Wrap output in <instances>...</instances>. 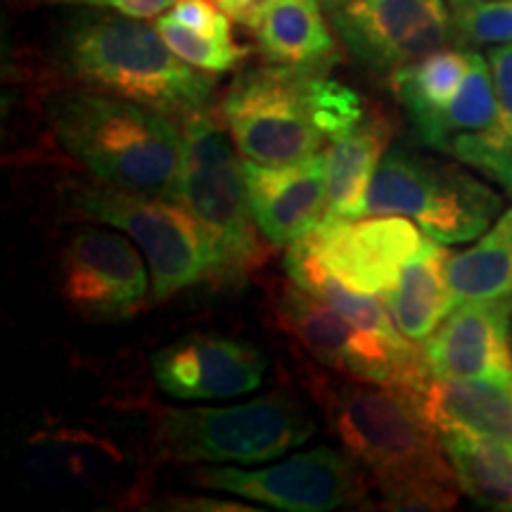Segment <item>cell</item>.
Listing matches in <instances>:
<instances>
[{"instance_id": "cell-8", "label": "cell", "mask_w": 512, "mask_h": 512, "mask_svg": "<svg viewBox=\"0 0 512 512\" xmlns=\"http://www.w3.org/2000/svg\"><path fill=\"white\" fill-rule=\"evenodd\" d=\"M69 204L86 219L121 230L143 249L155 302H166L207 278L216 280V249L181 202L110 183H86L69 192Z\"/></svg>"}, {"instance_id": "cell-1", "label": "cell", "mask_w": 512, "mask_h": 512, "mask_svg": "<svg viewBox=\"0 0 512 512\" xmlns=\"http://www.w3.org/2000/svg\"><path fill=\"white\" fill-rule=\"evenodd\" d=\"M306 384L344 451L373 479L382 508H456L460 484L441 437L399 392L316 370Z\"/></svg>"}, {"instance_id": "cell-22", "label": "cell", "mask_w": 512, "mask_h": 512, "mask_svg": "<svg viewBox=\"0 0 512 512\" xmlns=\"http://www.w3.org/2000/svg\"><path fill=\"white\" fill-rule=\"evenodd\" d=\"M460 491L477 505L512 512V446L463 430L441 432Z\"/></svg>"}, {"instance_id": "cell-26", "label": "cell", "mask_w": 512, "mask_h": 512, "mask_svg": "<svg viewBox=\"0 0 512 512\" xmlns=\"http://www.w3.org/2000/svg\"><path fill=\"white\" fill-rule=\"evenodd\" d=\"M155 27L162 34L166 46L174 50L183 62L207 74L230 72L252 53L247 46H240L235 41H216V38L197 34L171 15H159Z\"/></svg>"}, {"instance_id": "cell-14", "label": "cell", "mask_w": 512, "mask_h": 512, "mask_svg": "<svg viewBox=\"0 0 512 512\" xmlns=\"http://www.w3.org/2000/svg\"><path fill=\"white\" fill-rule=\"evenodd\" d=\"M304 240L339 280L358 292L384 297L425 238L403 216H380L363 221L325 219Z\"/></svg>"}, {"instance_id": "cell-28", "label": "cell", "mask_w": 512, "mask_h": 512, "mask_svg": "<svg viewBox=\"0 0 512 512\" xmlns=\"http://www.w3.org/2000/svg\"><path fill=\"white\" fill-rule=\"evenodd\" d=\"M171 17L202 36L216 38V41H235L230 15L216 0H176Z\"/></svg>"}, {"instance_id": "cell-31", "label": "cell", "mask_w": 512, "mask_h": 512, "mask_svg": "<svg viewBox=\"0 0 512 512\" xmlns=\"http://www.w3.org/2000/svg\"><path fill=\"white\" fill-rule=\"evenodd\" d=\"M216 3H219L233 19H242V15H245L252 5L259 3V0H216Z\"/></svg>"}, {"instance_id": "cell-30", "label": "cell", "mask_w": 512, "mask_h": 512, "mask_svg": "<svg viewBox=\"0 0 512 512\" xmlns=\"http://www.w3.org/2000/svg\"><path fill=\"white\" fill-rule=\"evenodd\" d=\"M486 60H489L491 76H494V88L503 126L512 140V41L491 48Z\"/></svg>"}, {"instance_id": "cell-18", "label": "cell", "mask_w": 512, "mask_h": 512, "mask_svg": "<svg viewBox=\"0 0 512 512\" xmlns=\"http://www.w3.org/2000/svg\"><path fill=\"white\" fill-rule=\"evenodd\" d=\"M399 394L437 434L463 430L512 446V380L444 377L427 368Z\"/></svg>"}, {"instance_id": "cell-15", "label": "cell", "mask_w": 512, "mask_h": 512, "mask_svg": "<svg viewBox=\"0 0 512 512\" xmlns=\"http://www.w3.org/2000/svg\"><path fill=\"white\" fill-rule=\"evenodd\" d=\"M152 375L171 399H230L261 387L266 358L254 344L223 335H188L152 356Z\"/></svg>"}, {"instance_id": "cell-13", "label": "cell", "mask_w": 512, "mask_h": 512, "mask_svg": "<svg viewBox=\"0 0 512 512\" xmlns=\"http://www.w3.org/2000/svg\"><path fill=\"white\" fill-rule=\"evenodd\" d=\"M57 280L69 309L88 320L128 318L147 297V271L131 238L93 226L64 245Z\"/></svg>"}, {"instance_id": "cell-6", "label": "cell", "mask_w": 512, "mask_h": 512, "mask_svg": "<svg viewBox=\"0 0 512 512\" xmlns=\"http://www.w3.org/2000/svg\"><path fill=\"white\" fill-rule=\"evenodd\" d=\"M316 434V420L297 396L273 392L238 406L169 408L152 425V451L164 463L275 460Z\"/></svg>"}, {"instance_id": "cell-33", "label": "cell", "mask_w": 512, "mask_h": 512, "mask_svg": "<svg viewBox=\"0 0 512 512\" xmlns=\"http://www.w3.org/2000/svg\"><path fill=\"white\" fill-rule=\"evenodd\" d=\"M448 3H451L453 8H460V5H467V3H477V0H448Z\"/></svg>"}, {"instance_id": "cell-27", "label": "cell", "mask_w": 512, "mask_h": 512, "mask_svg": "<svg viewBox=\"0 0 512 512\" xmlns=\"http://www.w3.org/2000/svg\"><path fill=\"white\" fill-rule=\"evenodd\" d=\"M453 38L460 46H503L512 41V0H477L453 12Z\"/></svg>"}, {"instance_id": "cell-19", "label": "cell", "mask_w": 512, "mask_h": 512, "mask_svg": "<svg viewBox=\"0 0 512 512\" xmlns=\"http://www.w3.org/2000/svg\"><path fill=\"white\" fill-rule=\"evenodd\" d=\"M323 10L320 0H259L240 22L252 31L266 62L330 72L337 38Z\"/></svg>"}, {"instance_id": "cell-20", "label": "cell", "mask_w": 512, "mask_h": 512, "mask_svg": "<svg viewBox=\"0 0 512 512\" xmlns=\"http://www.w3.org/2000/svg\"><path fill=\"white\" fill-rule=\"evenodd\" d=\"M394 128L382 112L370 110L358 124L332 140L325 152L328 164V214L332 221H354L366 216L368 190L373 183Z\"/></svg>"}, {"instance_id": "cell-3", "label": "cell", "mask_w": 512, "mask_h": 512, "mask_svg": "<svg viewBox=\"0 0 512 512\" xmlns=\"http://www.w3.org/2000/svg\"><path fill=\"white\" fill-rule=\"evenodd\" d=\"M60 72L88 91L117 95L183 121L207 112L214 76L183 62L145 19L95 10L74 17L57 38Z\"/></svg>"}, {"instance_id": "cell-4", "label": "cell", "mask_w": 512, "mask_h": 512, "mask_svg": "<svg viewBox=\"0 0 512 512\" xmlns=\"http://www.w3.org/2000/svg\"><path fill=\"white\" fill-rule=\"evenodd\" d=\"M55 138L102 183L178 202L183 128L176 119L100 91H67L50 100Z\"/></svg>"}, {"instance_id": "cell-24", "label": "cell", "mask_w": 512, "mask_h": 512, "mask_svg": "<svg viewBox=\"0 0 512 512\" xmlns=\"http://www.w3.org/2000/svg\"><path fill=\"white\" fill-rule=\"evenodd\" d=\"M446 278L453 309L472 299H494L512 294V207L475 247L448 256Z\"/></svg>"}, {"instance_id": "cell-17", "label": "cell", "mask_w": 512, "mask_h": 512, "mask_svg": "<svg viewBox=\"0 0 512 512\" xmlns=\"http://www.w3.org/2000/svg\"><path fill=\"white\" fill-rule=\"evenodd\" d=\"M259 233L271 245L290 247L313 233L328 214V164L318 152L292 164L242 162Z\"/></svg>"}, {"instance_id": "cell-25", "label": "cell", "mask_w": 512, "mask_h": 512, "mask_svg": "<svg viewBox=\"0 0 512 512\" xmlns=\"http://www.w3.org/2000/svg\"><path fill=\"white\" fill-rule=\"evenodd\" d=\"M467 69H470V53L439 48L396 69L389 81L411 124H418L451 105L463 86Z\"/></svg>"}, {"instance_id": "cell-7", "label": "cell", "mask_w": 512, "mask_h": 512, "mask_svg": "<svg viewBox=\"0 0 512 512\" xmlns=\"http://www.w3.org/2000/svg\"><path fill=\"white\" fill-rule=\"evenodd\" d=\"M503 197L460 164L439 162L394 145L384 152L368 190L366 216H406L427 238L463 245L489 230Z\"/></svg>"}, {"instance_id": "cell-32", "label": "cell", "mask_w": 512, "mask_h": 512, "mask_svg": "<svg viewBox=\"0 0 512 512\" xmlns=\"http://www.w3.org/2000/svg\"><path fill=\"white\" fill-rule=\"evenodd\" d=\"M320 3H323V8H325V12H332V10L342 8V5H347V3H351V0H320Z\"/></svg>"}, {"instance_id": "cell-11", "label": "cell", "mask_w": 512, "mask_h": 512, "mask_svg": "<svg viewBox=\"0 0 512 512\" xmlns=\"http://www.w3.org/2000/svg\"><path fill=\"white\" fill-rule=\"evenodd\" d=\"M328 15L344 50L375 74L392 76L453 36L446 0H351Z\"/></svg>"}, {"instance_id": "cell-12", "label": "cell", "mask_w": 512, "mask_h": 512, "mask_svg": "<svg viewBox=\"0 0 512 512\" xmlns=\"http://www.w3.org/2000/svg\"><path fill=\"white\" fill-rule=\"evenodd\" d=\"M422 145L458 159L512 195V140L505 131L489 60L470 50V69L451 105L413 124Z\"/></svg>"}, {"instance_id": "cell-23", "label": "cell", "mask_w": 512, "mask_h": 512, "mask_svg": "<svg viewBox=\"0 0 512 512\" xmlns=\"http://www.w3.org/2000/svg\"><path fill=\"white\" fill-rule=\"evenodd\" d=\"M285 271L292 283L316 294L318 299L330 304L332 309L349 318L351 323H356L358 328L377 332V335L384 337H403L394 325L392 313L377 299V294L358 292L344 280H339L306 240H299L287 247Z\"/></svg>"}, {"instance_id": "cell-29", "label": "cell", "mask_w": 512, "mask_h": 512, "mask_svg": "<svg viewBox=\"0 0 512 512\" xmlns=\"http://www.w3.org/2000/svg\"><path fill=\"white\" fill-rule=\"evenodd\" d=\"M31 3H38V5H74V8L117 12V15L136 17V19H152V17L157 19L164 10L174 8L176 0H31Z\"/></svg>"}, {"instance_id": "cell-9", "label": "cell", "mask_w": 512, "mask_h": 512, "mask_svg": "<svg viewBox=\"0 0 512 512\" xmlns=\"http://www.w3.org/2000/svg\"><path fill=\"white\" fill-rule=\"evenodd\" d=\"M268 302L275 325L337 373L403 392L427 370L420 344L358 328L297 283H275Z\"/></svg>"}, {"instance_id": "cell-10", "label": "cell", "mask_w": 512, "mask_h": 512, "mask_svg": "<svg viewBox=\"0 0 512 512\" xmlns=\"http://www.w3.org/2000/svg\"><path fill=\"white\" fill-rule=\"evenodd\" d=\"M202 489L242 496L290 512H330L361 503L368 479L349 453L313 448L259 470L202 467L192 475Z\"/></svg>"}, {"instance_id": "cell-2", "label": "cell", "mask_w": 512, "mask_h": 512, "mask_svg": "<svg viewBox=\"0 0 512 512\" xmlns=\"http://www.w3.org/2000/svg\"><path fill=\"white\" fill-rule=\"evenodd\" d=\"M368 112L361 95L325 69L271 62L235 76L219 105L240 155L271 166L318 155L325 140L342 138Z\"/></svg>"}, {"instance_id": "cell-16", "label": "cell", "mask_w": 512, "mask_h": 512, "mask_svg": "<svg viewBox=\"0 0 512 512\" xmlns=\"http://www.w3.org/2000/svg\"><path fill=\"white\" fill-rule=\"evenodd\" d=\"M512 294L458 304L425 342L434 375L512 380Z\"/></svg>"}, {"instance_id": "cell-5", "label": "cell", "mask_w": 512, "mask_h": 512, "mask_svg": "<svg viewBox=\"0 0 512 512\" xmlns=\"http://www.w3.org/2000/svg\"><path fill=\"white\" fill-rule=\"evenodd\" d=\"M183 166L178 202L207 230L216 249L219 285H240L264 264L268 249L256 233L245 166L226 124L214 112L183 119Z\"/></svg>"}, {"instance_id": "cell-21", "label": "cell", "mask_w": 512, "mask_h": 512, "mask_svg": "<svg viewBox=\"0 0 512 512\" xmlns=\"http://www.w3.org/2000/svg\"><path fill=\"white\" fill-rule=\"evenodd\" d=\"M448 256L451 254L441 247V242L425 238L418 252L403 264L396 285L384 294L394 325L415 344L425 342L453 311L446 278Z\"/></svg>"}]
</instances>
